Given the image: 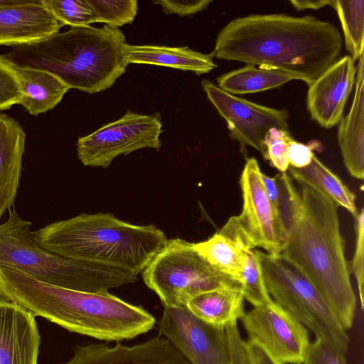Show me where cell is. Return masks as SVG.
I'll return each mask as SVG.
<instances>
[{"label": "cell", "instance_id": "cell-1", "mask_svg": "<svg viewBox=\"0 0 364 364\" xmlns=\"http://www.w3.org/2000/svg\"><path fill=\"white\" fill-rule=\"evenodd\" d=\"M337 27L312 16L254 14L219 32L213 56L277 70L309 86L341 57Z\"/></svg>", "mask_w": 364, "mask_h": 364}, {"label": "cell", "instance_id": "cell-2", "mask_svg": "<svg viewBox=\"0 0 364 364\" xmlns=\"http://www.w3.org/2000/svg\"><path fill=\"white\" fill-rule=\"evenodd\" d=\"M0 296L70 331L101 341L132 339L151 331L156 323L141 306L109 292L64 289L2 267Z\"/></svg>", "mask_w": 364, "mask_h": 364}, {"label": "cell", "instance_id": "cell-3", "mask_svg": "<svg viewBox=\"0 0 364 364\" xmlns=\"http://www.w3.org/2000/svg\"><path fill=\"white\" fill-rule=\"evenodd\" d=\"M299 184V208L282 254L314 284L347 331L353 326L356 298L344 255L338 205L314 188Z\"/></svg>", "mask_w": 364, "mask_h": 364}, {"label": "cell", "instance_id": "cell-4", "mask_svg": "<svg viewBox=\"0 0 364 364\" xmlns=\"http://www.w3.org/2000/svg\"><path fill=\"white\" fill-rule=\"evenodd\" d=\"M125 36L105 25L71 27L4 55L14 64L48 71L70 89L93 94L111 87L124 73Z\"/></svg>", "mask_w": 364, "mask_h": 364}, {"label": "cell", "instance_id": "cell-5", "mask_svg": "<svg viewBox=\"0 0 364 364\" xmlns=\"http://www.w3.org/2000/svg\"><path fill=\"white\" fill-rule=\"evenodd\" d=\"M32 235L38 245L59 256L119 267L136 276L167 241L153 225H134L111 213L80 214Z\"/></svg>", "mask_w": 364, "mask_h": 364}, {"label": "cell", "instance_id": "cell-6", "mask_svg": "<svg viewBox=\"0 0 364 364\" xmlns=\"http://www.w3.org/2000/svg\"><path fill=\"white\" fill-rule=\"evenodd\" d=\"M31 223L15 210L0 224V267L23 273L55 287L104 293L135 282L137 276L119 267L59 256L38 245Z\"/></svg>", "mask_w": 364, "mask_h": 364}, {"label": "cell", "instance_id": "cell-7", "mask_svg": "<svg viewBox=\"0 0 364 364\" xmlns=\"http://www.w3.org/2000/svg\"><path fill=\"white\" fill-rule=\"evenodd\" d=\"M141 274L164 307L186 306L196 296L214 289L242 288L240 281L209 264L193 243L179 238L167 240Z\"/></svg>", "mask_w": 364, "mask_h": 364}, {"label": "cell", "instance_id": "cell-8", "mask_svg": "<svg viewBox=\"0 0 364 364\" xmlns=\"http://www.w3.org/2000/svg\"><path fill=\"white\" fill-rule=\"evenodd\" d=\"M264 283L273 301L316 338L345 353L350 342L346 331L309 279L282 253L260 252Z\"/></svg>", "mask_w": 364, "mask_h": 364}, {"label": "cell", "instance_id": "cell-9", "mask_svg": "<svg viewBox=\"0 0 364 364\" xmlns=\"http://www.w3.org/2000/svg\"><path fill=\"white\" fill-rule=\"evenodd\" d=\"M255 158H249L242 171V195L240 215L231 217L218 233L234 242L242 251L263 248L268 254H281L287 233L277 210L269 202Z\"/></svg>", "mask_w": 364, "mask_h": 364}, {"label": "cell", "instance_id": "cell-10", "mask_svg": "<svg viewBox=\"0 0 364 364\" xmlns=\"http://www.w3.org/2000/svg\"><path fill=\"white\" fill-rule=\"evenodd\" d=\"M162 132L159 113L142 114L128 110L116 121L78 138L77 155L84 166L107 168L119 155L145 148L159 150Z\"/></svg>", "mask_w": 364, "mask_h": 364}, {"label": "cell", "instance_id": "cell-11", "mask_svg": "<svg viewBox=\"0 0 364 364\" xmlns=\"http://www.w3.org/2000/svg\"><path fill=\"white\" fill-rule=\"evenodd\" d=\"M248 339L277 361L302 364L309 344L305 326L273 300L254 306L240 318Z\"/></svg>", "mask_w": 364, "mask_h": 364}, {"label": "cell", "instance_id": "cell-12", "mask_svg": "<svg viewBox=\"0 0 364 364\" xmlns=\"http://www.w3.org/2000/svg\"><path fill=\"white\" fill-rule=\"evenodd\" d=\"M158 329L191 364H230L225 330L198 318L187 306L164 307Z\"/></svg>", "mask_w": 364, "mask_h": 364}, {"label": "cell", "instance_id": "cell-13", "mask_svg": "<svg viewBox=\"0 0 364 364\" xmlns=\"http://www.w3.org/2000/svg\"><path fill=\"white\" fill-rule=\"evenodd\" d=\"M208 98L225 120L230 134L242 146L265 153L264 139L272 128L288 130V112L237 97L208 80L201 82Z\"/></svg>", "mask_w": 364, "mask_h": 364}, {"label": "cell", "instance_id": "cell-14", "mask_svg": "<svg viewBox=\"0 0 364 364\" xmlns=\"http://www.w3.org/2000/svg\"><path fill=\"white\" fill-rule=\"evenodd\" d=\"M350 55L341 58L309 87L307 109L312 120L329 129L337 125L353 86L356 68Z\"/></svg>", "mask_w": 364, "mask_h": 364}, {"label": "cell", "instance_id": "cell-15", "mask_svg": "<svg viewBox=\"0 0 364 364\" xmlns=\"http://www.w3.org/2000/svg\"><path fill=\"white\" fill-rule=\"evenodd\" d=\"M61 364H191L166 338L158 336L128 346L117 343L77 346Z\"/></svg>", "mask_w": 364, "mask_h": 364}, {"label": "cell", "instance_id": "cell-16", "mask_svg": "<svg viewBox=\"0 0 364 364\" xmlns=\"http://www.w3.org/2000/svg\"><path fill=\"white\" fill-rule=\"evenodd\" d=\"M40 345L36 316L0 296V364H38Z\"/></svg>", "mask_w": 364, "mask_h": 364}, {"label": "cell", "instance_id": "cell-17", "mask_svg": "<svg viewBox=\"0 0 364 364\" xmlns=\"http://www.w3.org/2000/svg\"><path fill=\"white\" fill-rule=\"evenodd\" d=\"M63 26L43 0L0 6V46L15 48L38 42L59 33Z\"/></svg>", "mask_w": 364, "mask_h": 364}, {"label": "cell", "instance_id": "cell-18", "mask_svg": "<svg viewBox=\"0 0 364 364\" xmlns=\"http://www.w3.org/2000/svg\"><path fill=\"white\" fill-rule=\"evenodd\" d=\"M26 136L18 121L0 112V219L11 210L17 194Z\"/></svg>", "mask_w": 364, "mask_h": 364}, {"label": "cell", "instance_id": "cell-19", "mask_svg": "<svg viewBox=\"0 0 364 364\" xmlns=\"http://www.w3.org/2000/svg\"><path fill=\"white\" fill-rule=\"evenodd\" d=\"M364 56L356 68L355 93L348 114L342 117L338 128V141L346 168L350 174L364 178Z\"/></svg>", "mask_w": 364, "mask_h": 364}, {"label": "cell", "instance_id": "cell-20", "mask_svg": "<svg viewBox=\"0 0 364 364\" xmlns=\"http://www.w3.org/2000/svg\"><path fill=\"white\" fill-rule=\"evenodd\" d=\"M124 55L128 64H149L168 67L197 75L210 73L217 65L213 54H205L188 47H170L159 45L124 46Z\"/></svg>", "mask_w": 364, "mask_h": 364}, {"label": "cell", "instance_id": "cell-21", "mask_svg": "<svg viewBox=\"0 0 364 364\" xmlns=\"http://www.w3.org/2000/svg\"><path fill=\"white\" fill-rule=\"evenodd\" d=\"M14 66L23 94L19 105L31 115L37 116L53 109L70 90L48 71L15 64Z\"/></svg>", "mask_w": 364, "mask_h": 364}, {"label": "cell", "instance_id": "cell-22", "mask_svg": "<svg viewBox=\"0 0 364 364\" xmlns=\"http://www.w3.org/2000/svg\"><path fill=\"white\" fill-rule=\"evenodd\" d=\"M244 299L242 288H221L196 296L186 306L201 321L225 329L245 314Z\"/></svg>", "mask_w": 364, "mask_h": 364}, {"label": "cell", "instance_id": "cell-23", "mask_svg": "<svg viewBox=\"0 0 364 364\" xmlns=\"http://www.w3.org/2000/svg\"><path fill=\"white\" fill-rule=\"evenodd\" d=\"M288 169L299 183L306 184L321 192L338 207L346 209L354 218L356 217L358 210L355 205V195L315 155L308 166L301 168L289 166Z\"/></svg>", "mask_w": 364, "mask_h": 364}, {"label": "cell", "instance_id": "cell-24", "mask_svg": "<svg viewBox=\"0 0 364 364\" xmlns=\"http://www.w3.org/2000/svg\"><path fill=\"white\" fill-rule=\"evenodd\" d=\"M294 80L281 71L247 64L217 79L218 87L231 95L262 92Z\"/></svg>", "mask_w": 364, "mask_h": 364}, {"label": "cell", "instance_id": "cell-25", "mask_svg": "<svg viewBox=\"0 0 364 364\" xmlns=\"http://www.w3.org/2000/svg\"><path fill=\"white\" fill-rule=\"evenodd\" d=\"M193 247L216 269L240 281L245 252L230 240L216 232L207 240L193 243Z\"/></svg>", "mask_w": 364, "mask_h": 364}, {"label": "cell", "instance_id": "cell-26", "mask_svg": "<svg viewBox=\"0 0 364 364\" xmlns=\"http://www.w3.org/2000/svg\"><path fill=\"white\" fill-rule=\"evenodd\" d=\"M342 26L346 48L355 61L363 55L364 48V1L334 0Z\"/></svg>", "mask_w": 364, "mask_h": 364}, {"label": "cell", "instance_id": "cell-27", "mask_svg": "<svg viewBox=\"0 0 364 364\" xmlns=\"http://www.w3.org/2000/svg\"><path fill=\"white\" fill-rule=\"evenodd\" d=\"M240 282L244 298L253 306L272 301L267 289L260 262V251H245V260Z\"/></svg>", "mask_w": 364, "mask_h": 364}, {"label": "cell", "instance_id": "cell-28", "mask_svg": "<svg viewBox=\"0 0 364 364\" xmlns=\"http://www.w3.org/2000/svg\"><path fill=\"white\" fill-rule=\"evenodd\" d=\"M92 11L95 22L112 28L132 23L136 15V0H85Z\"/></svg>", "mask_w": 364, "mask_h": 364}, {"label": "cell", "instance_id": "cell-29", "mask_svg": "<svg viewBox=\"0 0 364 364\" xmlns=\"http://www.w3.org/2000/svg\"><path fill=\"white\" fill-rule=\"evenodd\" d=\"M43 2L63 26L78 27L95 23L92 11L85 0H43Z\"/></svg>", "mask_w": 364, "mask_h": 364}, {"label": "cell", "instance_id": "cell-30", "mask_svg": "<svg viewBox=\"0 0 364 364\" xmlns=\"http://www.w3.org/2000/svg\"><path fill=\"white\" fill-rule=\"evenodd\" d=\"M275 176L279 189L277 211L287 235L299 208V194L287 172Z\"/></svg>", "mask_w": 364, "mask_h": 364}, {"label": "cell", "instance_id": "cell-31", "mask_svg": "<svg viewBox=\"0 0 364 364\" xmlns=\"http://www.w3.org/2000/svg\"><path fill=\"white\" fill-rule=\"evenodd\" d=\"M291 139L289 130L277 128L270 129L264 136L263 157L280 173L287 172L289 168L288 148Z\"/></svg>", "mask_w": 364, "mask_h": 364}, {"label": "cell", "instance_id": "cell-32", "mask_svg": "<svg viewBox=\"0 0 364 364\" xmlns=\"http://www.w3.org/2000/svg\"><path fill=\"white\" fill-rule=\"evenodd\" d=\"M23 94L14 64L4 55H0V107L9 109L19 105Z\"/></svg>", "mask_w": 364, "mask_h": 364}, {"label": "cell", "instance_id": "cell-33", "mask_svg": "<svg viewBox=\"0 0 364 364\" xmlns=\"http://www.w3.org/2000/svg\"><path fill=\"white\" fill-rule=\"evenodd\" d=\"M355 249L349 264L350 272L353 273L358 284L361 309L364 306V210L362 208L355 218Z\"/></svg>", "mask_w": 364, "mask_h": 364}, {"label": "cell", "instance_id": "cell-34", "mask_svg": "<svg viewBox=\"0 0 364 364\" xmlns=\"http://www.w3.org/2000/svg\"><path fill=\"white\" fill-rule=\"evenodd\" d=\"M303 364H347L344 353L321 338L309 343Z\"/></svg>", "mask_w": 364, "mask_h": 364}, {"label": "cell", "instance_id": "cell-35", "mask_svg": "<svg viewBox=\"0 0 364 364\" xmlns=\"http://www.w3.org/2000/svg\"><path fill=\"white\" fill-rule=\"evenodd\" d=\"M153 3L161 6L166 14H176L181 17L202 11L212 2L211 0H156Z\"/></svg>", "mask_w": 364, "mask_h": 364}, {"label": "cell", "instance_id": "cell-36", "mask_svg": "<svg viewBox=\"0 0 364 364\" xmlns=\"http://www.w3.org/2000/svg\"><path fill=\"white\" fill-rule=\"evenodd\" d=\"M225 330L229 343L230 364H249L244 348V341L237 323L229 325Z\"/></svg>", "mask_w": 364, "mask_h": 364}, {"label": "cell", "instance_id": "cell-37", "mask_svg": "<svg viewBox=\"0 0 364 364\" xmlns=\"http://www.w3.org/2000/svg\"><path fill=\"white\" fill-rule=\"evenodd\" d=\"M314 145L304 144L295 141L294 139L291 140L288 148V160L289 166L301 168L308 166L314 155L313 149Z\"/></svg>", "mask_w": 364, "mask_h": 364}, {"label": "cell", "instance_id": "cell-38", "mask_svg": "<svg viewBox=\"0 0 364 364\" xmlns=\"http://www.w3.org/2000/svg\"><path fill=\"white\" fill-rule=\"evenodd\" d=\"M244 348L249 364H283L272 357L260 345L247 339Z\"/></svg>", "mask_w": 364, "mask_h": 364}, {"label": "cell", "instance_id": "cell-39", "mask_svg": "<svg viewBox=\"0 0 364 364\" xmlns=\"http://www.w3.org/2000/svg\"><path fill=\"white\" fill-rule=\"evenodd\" d=\"M261 179L263 183L264 191L269 202L273 205V207L277 210L279 189L276 176L269 177L268 176L264 175L262 172Z\"/></svg>", "mask_w": 364, "mask_h": 364}, {"label": "cell", "instance_id": "cell-40", "mask_svg": "<svg viewBox=\"0 0 364 364\" xmlns=\"http://www.w3.org/2000/svg\"><path fill=\"white\" fill-rule=\"evenodd\" d=\"M290 3L298 11L304 9L317 10L330 5L333 8L334 0L310 1V0H291Z\"/></svg>", "mask_w": 364, "mask_h": 364}, {"label": "cell", "instance_id": "cell-41", "mask_svg": "<svg viewBox=\"0 0 364 364\" xmlns=\"http://www.w3.org/2000/svg\"><path fill=\"white\" fill-rule=\"evenodd\" d=\"M1 111H3V110H2L1 107H0V112H1Z\"/></svg>", "mask_w": 364, "mask_h": 364}]
</instances>
